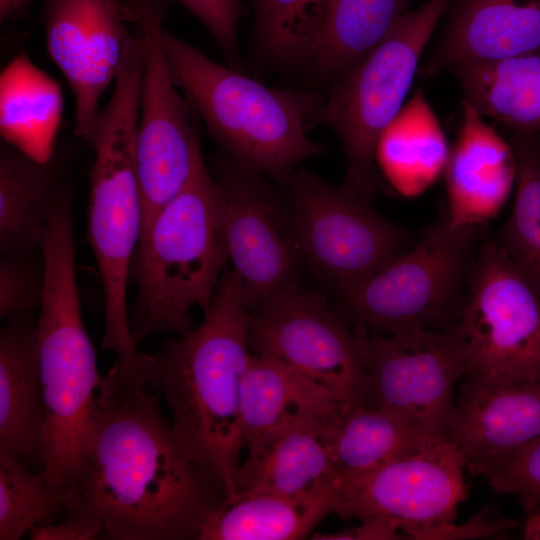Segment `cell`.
<instances>
[{"mask_svg":"<svg viewBox=\"0 0 540 540\" xmlns=\"http://www.w3.org/2000/svg\"><path fill=\"white\" fill-rule=\"evenodd\" d=\"M346 404L284 363L252 353L241 389L244 449L286 427L334 417Z\"/></svg>","mask_w":540,"mask_h":540,"instance_id":"obj_22","label":"cell"},{"mask_svg":"<svg viewBox=\"0 0 540 540\" xmlns=\"http://www.w3.org/2000/svg\"><path fill=\"white\" fill-rule=\"evenodd\" d=\"M486 233L487 224L455 227L442 214L404 253L339 295L337 313L380 334L452 327Z\"/></svg>","mask_w":540,"mask_h":540,"instance_id":"obj_7","label":"cell"},{"mask_svg":"<svg viewBox=\"0 0 540 540\" xmlns=\"http://www.w3.org/2000/svg\"><path fill=\"white\" fill-rule=\"evenodd\" d=\"M465 469L449 437H426L374 470L339 480L334 513L382 519L410 537L456 519L468 494Z\"/></svg>","mask_w":540,"mask_h":540,"instance_id":"obj_14","label":"cell"},{"mask_svg":"<svg viewBox=\"0 0 540 540\" xmlns=\"http://www.w3.org/2000/svg\"><path fill=\"white\" fill-rule=\"evenodd\" d=\"M34 0H0V22L5 24L23 17Z\"/></svg>","mask_w":540,"mask_h":540,"instance_id":"obj_39","label":"cell"},{"mask_svg":"<svg viewBox=\"0 0 540 540\" xmlns=\"http://www.w3.org/2000/svg\"><path fill=\"white\" fill-rule=\"evenodd\" d=\"M427 435L379 408L348 403L335 418L331 459L339 480L374 470L402 455Z\"/></svg>","mask_w":540,"mask_h":540,"instance_id":"obj_29","label":"cell"},{"mask_svg":"<svg viewBox=\"0 0 540 540\" xmlns=\"http://www.w3.org/2000/svg\"><path fill=\"white\" fill-rule=\"evenodd\" d=\"M338 484L301 497L270 493L225 500L204 524L199 540H292L310 535L334 513Z\"/></svg>","mask_w":540,"mask_h":540,"instance_id":"obj_25","label":"cell"},{"mask_svg":"<svg viewBox=\"0 0 540 540\" xmlns=\"http://www.w3.org/2000/svg\"><path fill=\"white\" fill-rule=\"evenodd\" d=\"M464 379L540 381V291L485 234L455 323Z\"/></svg>","mask_w":540,"mask_h":540,"instance_id":"obj_9","label":"cell"},{"mask_svg":"<svg viewBox=\"0 0 540 540\" xmlns=\"http://www.w3.org/2000/svg\"><path fill=\"white\" fill-rule=\"evenodd\" d=\"M526 512L527 517L523 526V538L527 540H540V505Z\"/></svg>","mask_w":540,"mask_h":540,"instance_id":"obj_40","label":"cell"},{"mask_svg":"<svg viewBox=\"0 0 540 540\" xmlns=\"http://www.w3.org/2000/svg\"><path fill=\"white\" fill-rule=\"evenodd\" d=\"M503 130L517 175L513 209L494 240L540 291V134Z\"/></svg>","mask_w":540,"mask_h":540,"instance_id":"obj_30","label":"cell"},{"mask_svg":"<svg viewBox=\"0 0 540 540\" xmlns=\"http://www.w3.org/2000/svg\"><path fill=\"white\" fill-rule=\"evenodd\" d=\"M45 289L35 334L45 426L42 473L70 492L83 471L101 380L76 280L71 197L55 206L42 244Z\"/></svg>","mask_w":540,"mask_h":540,"instance_id":"obj_3","label":"cell"},{"mask_svg":"<svg viewBox=\"0 0 540 540\" xmlns=\"http://www.w3.org/2000/svg\"><path fill=\"white\" fill-rule=\"evenodd\" d=\"M516 526L517 523L514 520L504 517L495 507L485 505L464 523L449 522L415 532L409 538L420 540L486 539Z\"/></svg>","mask_w":540,"mask_h":540,"instance_id":"obj_36","label":"cell"},{"mask_svg":"<svg viewBox=\"0 0 540 540\" xmlns=\"http://www.w3.org/2000/svg\"><path fill=\"white\" fill-rule=\"evenodd\" d=\"M448 70L480 115L507 130L540 134V54L462 61Z\"/></svg>","mask_w":540,"mask_h":540,"instance_id":"obj_26","label":"cell"},{"mask_svg":"<svg viewBox=\"0 0 540 540\" xmlns=\"http://www.w3.org/2000/svg\"><path fill=\"white\" fill-rule=\"evenodd\" d=\"M474 475L540 437V381L492 384L466 380L448 433Z\"/></svg>","mask_w":540,"mask_h":540,"instance_id":"obj_17","label":"cell"},{"mask_svg":"<svg viewBox=\"0 0 540 540\" xmlns=\"http://www.w3.org/2000/svg\"><path fill=\"white\" fill-rule=\"evenodd\" d=\"M203 313L197 328L167 338L151 359L176 441L228 500L244 450L241 389L252 356L248 307L232 269L224 270Z\"/></svg>","mask_w":540,"mask_h":540,"instance_id":"obj_2","label":"cell"},{"mask_svg":"<svg viewBox=\"0 0 540 540\" xmlns=\"http://www.w3.org/2000/svg\"><path fill=\"white\" fill-rule=\"evenodd\" d=\"M156 377L127 379L117 363L97 387L83 471L65 513L96 522L116 540L198 539L225 500L163 418Z\"/></svg>","mask_w":540,"mask_h":540,"instance_id":"obj_1","label":"cell"},{"mask_svg":"<svg viewBox=\"0 0 540 540\" xmlns=\"http://www.w3.org/2000/svg\"><path fill=\"white\" fill-rule=\"evenodd\" d=\"M449 153L435 113L417 90L379 137L376 164L399 193L411 197L444 173Z\"/></svg>","mask_w":540,"mask_h":540,"instance_id":"obj_27","label":"cell"},{"mask_svg":"<svg viewBox=\"0 0 540 540\" xmlns=\"http://www.w3.org/2000/svg\"><path fill=\"white\" fill-rule=\"evenodd\" d=\"M160 41L177 86L228 157L285 183L302 161L321 154L309 137L320 95L268 87L215 62L164 25Z\"/></svg>","mask_w":540,"mask_h":540,"instance_id":"obj_5","label":"cell"},{"mask_svg":"<svg viewBox=\"0 0 540 540\" xmlns=\"http://www.w3.org/2000/svg\"><path fill=\"white\" fill-rule=\"evenodd\" d=\"M336 417L301 422L247 446V456L237 470L234 496L301 497L336 486L339 479L331 459Z\"/></svg>","mask_w":540,"mask_h":540,"instance_id":"obj_20","label":"cell"},{"mask_svg":"<svg viewBox=\"0 0 540 540\" xmlns=\"http://www.w3.org/2000/svg\"><path fill=\"white\" fill-rule=\"evenodd\" d=\"M399 529L393 524L377 518L361 520L354 528L334 533L316 532L311 539L317 540H393L402 538Z\"/></svg>","mask_w":540,"mask_h":540,"instance_id":"obj_38","label":"cell"},{"mask_svg":"<svg viewBox=\"0 0 540 540\" xmlns=\"http://www.w3.org/2000/svg\"><path fill=\"white\" fill-rule=\"evenodd\" d=\"M365 370L364 403L418 432L447 436L455 412L454 387L465 377V352L456 325L398 334L356 326Z\"/></svg>","mask_w":540,"mask_h":540,"instance_id":"obj_12","label":"cell"},{"mask_svg":"<svg viewBox=\"0 0 540 540\" xmlns=\"http://www.w3.org/2000/svg\"><path fill=\"white\" fill-rule=\"evenodd\" d=\"M452 226L486 225L516 183L517 161L509 141L463 99L462 121L444 170Z\"/></svg>","mask_w":540,"mask_h":540,"instance_id":"obj_18","label":"cell"},{"mask_svg":"<svg viewBox=\"0 0 540 540\" xmlns=\"http://www.w3.org/2000/svg\"><path fill=\"white\" fill-rule=\"evenodd\" d=\"M285 183L304 264L339 295L412 245L405 229L377 213L345 183L333 186L301 168Z\"/></svg>","mask_w":540,"mask_h":540,"instance_id":"obj_10","label":"cell"},{"mask_svg":"<svg viewBox=\"0 0 540 540\" xmlns=\"http://www.w3.org/2000/svg\"><path fill=\"white\" fill-rule=\"evenodd\" d=\"M253 354L276 359L346 403H364L366 370L349 324L295 283L248 308Z\"/></svg>","mask_w":540,"mask_h":540,"instance_id":"obj_13","label":"cell"},{"mask_svg":"<svg viewBox=\"0 0 540 540\" xmlns=\"http://www.w3.org/2000/svg\"><path fill=\"white\" fill-rule=\"evenodd\" d=\"M126 1L129 18L140 31L144 46L135 144L142 236L159 211L183 190L204 158L196 114L178 90L160 41L168 0Z\"/></svg>","mask_w":540,"mask_h":540,"instance_id":"obj_11","label":"cell"},{"mask_svg":"<svg viewBox=\"0 0 540 540\" xmlns=\"http://www.w3.org/2000/svg\"><path fill=\"white\" fill-rule=\"evenodd\" d=\"M452 1L427 0L403 15L323 98L317 123L329 125L339 136L347 161L344 183L369 202L379 183V137L404 106L421 55Z\"/></svg>","mask_w":540,"mask_h":540,"instance_id":"obj_8","label":"cell"},{"mask_svg":"<svg viewBox=\"0 0 540 540\" xmlns=\"http://www.w3.org/2000/svg\"><path fill=\"white\" fill-rule=\"evenodd\" d=\"M142 69L138 58L123 59L110 99L86 140L94 152L87 233L104 292L102 349L114 353L120 373L128 378L150 370L149 356L138 351L133 339L127 302L143 225L135 151Z\"/></svg>","mask_w":540,"mask_h":540,"instance_id":"obj_4","label":"cell"},{"mask_svg":"<svg viewBox=\"0 0 540 540\" xmlns=\"http://www.w3.org/2000/svg\"><path fill=\"white\" fill-rule=\"evenodd\" d=\"M28 534L32 540H91L102 534V529L90 519L66 514L61 522L38 525Z\"/></svg>","mask_w":540,"mask_h":540,"instance_id":"obj_37","label":"cell"},{"mask_svg":"<svg viewBox=\"0 0 540 540\" xmlns=\"http://www.w3.org/2000/svg\"><path fill=\"white\" fill-rule=\"evenodd\" d=\"M63 114L59 83L26 54L14 57L0 74L2 141L41 162L54 157Z\"/></svg>","mask_w":540,"mask_h":540,"instance_id":"obj_24","label":"cell"},{"mask_svg":"<svg viewBox=\"0 0 540 540\" xmlns=\"http://www.w3.org/2000/svg\"><path fill=\"white\" fill-rule=\"evenodd\" d=\"M474 475L483 476L497 493L517 496L526 511L540 505V437L481 466Z\"/></svg>","mask_w":540,"mask_h":540,"instance_id":"obj_33","label":"cell"},{"mask_svg":"<svg viewBox=\"0 0 540 540\" xmlns=\"http://www.w3.org/2000/svg\"><path fill=\"white\" fill-rule=\"evenodd\" d=\"M67 189L54 157L41 162L1 141V254L41 252L52 213Z\"/></svg>","mask_w":540,"mask_h":540,"instance_id":"obj_23","label":"cell"},{"mask_svg":"<svg viewBox=\"0 0 540 540\" xmlns=\"http://www.w3.org/2000/svg\"><path fill=\"white\" fill-rule=\"evenodd\" d=\"M34 255H2L1 318L32 313L34 309L40 307L45 289V265L43 256L39 261L33 258Z\"/></svg>","mask_w":540,"mask_h":540,"instance_id":"obj_34","label":"cell"},{"mask_svg":"<svg viewBox=\"0 0 540 540\" xmlns=\"http://www.w3.org/2000/svg\"><path fill=\"white\" fill-rule=\"evenodd\" d=\"M210 32L230 67L239 64L238 26L242 0H179Z\"/></svg>","mask_w":540,"mask_h":540,"instance_id":"obj_35","label":"cell"},{"mask_svg":"<svg viewBox=\"0 0 540 540\" xmlns=\"http://www.w3.org/2000/svg\"><path fill=\"white\" fill-rule=\"evenodd\" d=\"M69 493L54 489L42 471L32 472L0 448V540H18L65 512Z\"/></svg>","mask_w":540,"mask_h":540,"instance_id":"obj_32","label":"cell"},{"mask_svg":"<svg viewBox=\"0 0 540 540\" xmlns=\"http://www.w3.org/2000/svg\"><path fill=\"white\" fill-rule=\"evenodd\" d=\"M423 76L462 61L540 54V0H453Z\"/></svg>","mask_w":540,"mask_h":540,"instance_id":"obj_19","label":"cell"},{"mask_svg":"<svg viewBox=\"0 0 540 540\" xmlns=\"http://www.w3.org/2000/svg\"><path fill=\"white\" fill-rule=\"evenodd\" d=\"M125 0H45L41 21L51 60L75 104L74 133L87 140L132 35Z\"/></svg>","mask_w":540,"mask_h":540,"instance_id":"obj_16","label":"cell"},{"mask_svg":"<svg viewBox=\"0 0 540 540\" xmlns=\"http://www.w3.org/2000/svg\"><path fill=\"white\" fill-rule=\"evenodd\" d=\"M228 262L220 189L203 159L134 252L130 277L137 296L130 328L135 343L154 334L190 333L192 310L208 306Z\"/></svg>","mask_w":540,"mask_h":540,"instance_id":"obj_6","label":"cell"},{"mask_svg":"<svg viewBox=\"0 0 540 540\" xmlns=\"http://www.w3.org/2000/svg\"><path fill=\"white\" fill-rule=\"evenodd\" d=\"M32 313L9 318L0 332V448L43 469L44 406Z\"/></svg>","mask_w":540,"mask_h":540,"instance_id":"obj_21","label":"cell"},{"mask_svg":"<svg viewBox=\"0 0 540 540\" xmlns=\"http://www.w3.org/2000/svg\"><path fill=\"white\" fill-rule=\"evenodd\" d=\"M331 0H252L263 50L282 64L310 61Z\"/></svg>","mask_w":540,"mask_h":540,"instance_id":"obj_31","label":"cell"},{"mask_svg":"<svg viewBox=\"0 0 540 540\" xmlns=\"http://www.w3.org/2000/svg\"><path fill=\"white\" fill-rule=\"evenodd\" d=\"M413 0H331L309 61L317 76L337 81L368 55Z\"/></svg>","mask_w":540,"mask_h":540,"instance_id":"obj_28","label":"cell"},{"mask_svg":"<svg viewBox=\"0 0 540 540\" xmlns=\"http://www.w3.org/2000/svg\"><path fill=\"white\" fill-rule=\"evenodd\" d=\"M212 175L229 262L250 308L298 282L304 259L296 225L262 174L227 156L217 159Z\"/></svg>","mask_w":540,"mask_h":540,"instance_id":"obj_15","label":"cell"}]
</instances>
